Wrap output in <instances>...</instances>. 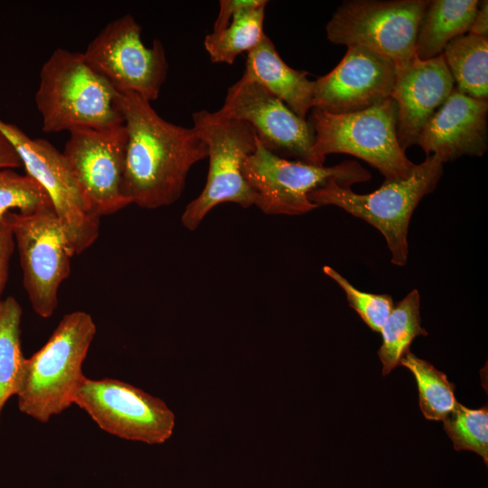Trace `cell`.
Returning a JSON list of instances; mask_svg holds the SVG:
<instances>
[{"label": "cell", "instance_id": "obj_1", "mask_svg": "<svg viewBox=\"0 0 488 488\" xmlns=\"http://www.w3.org/2000/svg\"><path fill=\"white\" fill-rule=\"evenodd\" d=\"M119 101L127 133L125 197L145 209L174 203L190 169L208 157L206 144L193 127L166 121L134 92H119Z\"/></svg>", "mask_w": 488, "mask_h": 488}, {"label": "cell", "instance_id": "obj_2", "mask_svg": "<svg viewBox=\"0 0 488 488\" xmlns=\"http://www.w3.org/2000/svg\"><path fill=\"white\" fill-rule=\"evenodd\" d=\"M35 103L46 133L124 124L119 92L82 52L58 48L51 54L40 71Z\"/></svg>", "mask_w": 488, "mask_h": 488}, {"label": "cell", "instance_id": "obj_3", "mask_svg": "<svg viewBox=\"0 0 488 488\" xmlns=\"http://www.w3.org/2000/svg\"><path fill=\"white\" fill-rule=\"evenodd\" d=\"M96 332L86 312L74 311L62 317L45 344L24 361L16 394L21 412L47 423L74 404Z\"/></svg>", "mask_w": 488, "mask_h": 488}, {"label": "cell", "instance_id": "obj_4", "mask_svg": "<svg viewBox=\"0 0 488 488\" xmlns=\"http://www.w3.org/2000/svg\"><path fill=\"white\" fill-rule=\"evenodd\" d=\"M442 174V161L432 155L415 164L408 178L385 181L373 192L356 193L333 178L312 191L308 198L318 207L337 206L374 226L386 239L391 262L402 267L408 260V231L412 213L421 199L434 191Z\"/></svg>", "mask_w": 488, "mask_h": 488}, {"label": "cell", "instance_id": "obj_5", "mask_svg": "<svg viewBox=\"0 0 488 488\" xmlns=\"http://www.w3.org/2000/svg\"><path fill=\"white\" fill-rule=\"evenodd\" d=\"M314 141L312 156L324 165L330 154H348L370 164L385 181L408 178L415 164L406 155L397 137V105L390 98L369 108L347 114L311 109Z\"/></svg>", "mask_w": 488, "mask_h": 488}, {"label": "cell", "instance_id": "obj_6", "mask_svg": "<svg viewBox=\"0 0 488 488\" xmlns=\"http://www.w3.org/2000/svg\"><path fill=\"white\" fill-rule=\"evenodd\" d=\"M192 121L193 129L207 145L209 171L202 192L182 215V223L190 230H194L221 203L248 208L257 202L242 174L243 163L256 148L254 128L244 121L221 118L207 110L194 112Z\"/></svg>", "mask_w": 488, "mask_h": 488}, {"label": "cell", "instance_id": "obj_7", "mask_svg": "<svg viewBox=\"0 0 488 488\" xmlns=\"http://www.w3.org/2000/svg\"><path fill=\"white\" fill-rule=\"evenodd\" d=\"M242 174L257 195L255 205L266 214L284 215H301L318 208L308 195L330 179L350 187L371 179L357 162L324 166L290 161L269 151L258 138L242 164Z\"/></svg>", "mask_w": 488, "mask_h": 488}, {"label": "cell", "instance_id": "obj_8", "mask_svg": "<svg viewBox=\"0 0 488 488\" xmlns=\"http://www.w3.org/2000/svg\"><path fill=\"white\" fill-rule=\"evenodd\" d=\"M428 0H352L338 6L325 30L334 44L358 46L387 57L396 68L416 57L419 23Z\"/></svg>", "mask_w": 488, "mask_h": 488}, {"label": "cell", "instance_id": "obj_9", "mask_svg": "<svg viewBox=\"0 0 488 488\" xmlns=\"http://www.w3.org/2000/svg\"><path fill=\"white\" fill-rule=\"evenodd\" d=\"M0 131L14 145L26 174L47 193L74 253H82L98 239L100 217L82 194L63 154L47 140L31 138L1 119Z\"/></svg>", "mask_w": 488, "mask_h": 488}, {"label": "cell", "instance_id": "obj_10", "mask_svg": "<svg viewBox=\"0 0 488 488\" xmlns=\"http://www.w3.org/2000/svg\"><path fill=\"white\" fill-rule=\"evenodd\" d=\"M87 62L118 92H134L148 101L157 99L168 62L163 43L145 45L141 26L129 14L108 23L82 52Z\"/></svg>", "mask_w": 488, "mask_h": 488}, {"label": "cell", "instance_id": "obj_11", "mask_svg": "<svg viewBox=\"0 0 488 488\" xmlns=\"http://www.w3.org/2000/svg\"><path fill=\"white\" fill-rule=\"evenodd\" d=\"M16 241L23 281L31 305L41 317L52 315L61 284L70 276L75 255L53 208L31 214H5Z\"/></svg>", "mask_w": 488, "mask_h": 488}, {"label": "cell", "instance_id": "obj_12", "mask_svg": "<svg viewBox=\"0 0 488 488\" xmlns=\"http://www.w3.org/2000/svg\"><path fill=\"white\" fill-rule=\"evenodd\" d=\"M74 404L102 430L127 440L163 444L174 428V415L163 400L115 379L84 377Z\"/></svg>", "mask_w": 488, "mask_h": 488}, {"label": "cell", "instance_id": "obj_13", "mask_svg": "<svg viewBox=\"0 0 488 488\" xmlns=\"http://www.w3.org/2000/svg\"><path fill=\"white\" fill-rule=\"evenodd\" d=\"M127 133L123 125L75 129L62 152L85 199L99 216L130 205L123 193Z\"/></svg>", "mask_w": 488, "mask_h": 488}, {"label": "cell", "instance_id": "obj_14", "mask_svg": "<svg viewBox=\"0 0 488 488\" xmlns=\"http://www.w3.org/2000/svg\"><path fill=\"white\" fill-rule=\"evenodd\" d=\"M214 113L221 118L250 125L262 145L274 154L314 164V133L311 124L258 83L241 76L228 89L223 105Z\"/></svg>", "mask_w": 488, "mask_h": 488}, {"label": "cell", "instance_id": "obj_15", "mask_svg": "<svg viewBox=\"0 0 488 488\" xmlns=\"http://www.w3.org/2000/svg\"><path fill=\"white\" fill-rule=\"evenodd\" d=\"M395 79L389 59L349 46L335 68L314 80L312 109L347 114L369 108L391 98Z\"/></svg>", "mask_w": 488, "mask_h": 488}, {"label": "cell", "instance_id": "obj_16", "mask_svg": "<svg viewBox=\"0 0 488 488\" xmlns=\"http://www.w3.org/2000/svg\"><path fill=\"white\" fill-rule=\"evenodd\" d=\"M455 89L443 54L422 61L417 56L396 68L391 99L397 105V137L400 147L416 145L418 135Z\"/></svg>", "mask_w": 488, "mask_h": 488}, {"label": "cell", "instance_id": "obj_17", "mask_svg": "<svg viewBox=\"0 0 488 488\" xmlns=\"http://www.w3.org/2000/svg\"><path fill=\"white\" fill-rule=\"evenodd\" d=\"M487 99L469 97L455 88L421 129L416 145L442 163L487 150Z\"/></svg>", "mask_w": 488, "mask_h": 488}, {"label": "cell", "instance_id": "obj_18", "mask_svg": "<svg viewBox=\"0 0 488 488\" xmlns=\"http://www.w3.org/2000/svg\"><path fill=\"white\" fill-rule=\"evenodd\" d=\"M308 73L288 66L265 33L248 52L242 76L265 88L282 100L296 115L305 119L312 109L314 80Z\"/></svg>", "mask_w": 488, "mask_h": 488}, {"label": "cell", "instance_id": "obj_19", "mask_svg": "<svg viewBox=\"0 0 488 488\" xmlns=\"http://www.w3.org/2000/svg\"><path fill=\"white\" fill-rule=\"evenodd\" d=\"M478 0L429 1L418 29L415 52L422 61L441 54L449 42L469 32Z\"/></svg>", "mask_w": 488, "mask_h": 488}, {"label": "cell", "instance_id": "obj_20", "mask_svg": "<svg viewBox=\"0 0 488 488\" xmlns=\"http://www.w3.org/2000/svg\"><path fill=\"white\" fill-rule=\"evenodd\" d=\"M267 1L248 0L221 31L205 36L204 47L214 63L232 64L240 53L252 50L265 34L263 23Z\"/></svg>", "mask_w": 488, "mask_h": 488}, {"label": "cell", "instance_id": "obj_21", "mask_svg": "<svg viewBox=\"0 0 488 488\" xmlns=\"http://www.w3.org/2000/svg\"><path fill=\"white\" fill-rule=\"evenodd\" d=\"M455 89L478 99L488 96V36L465 33L453 39L442 52Z\"/></svg>", "mask_w": 488, "mask_h": 488}, {"label": "cell", "instance_id": "obj_22", "mask_svg": "<svg viewBox=\"0 0 488 488\" xmlns=\"http://www.w3.org/2000/svg\"><path fill=\"white\" fill-rule=\"evenodd\" d=\"M380 333L382 343L378 355L382 363V374L386 376L400 365L417 336L427 335V332L421 327L420 296L418 290H412L394 305Z\"/></svg>", "mask_w": 488, "mask_h": 488}, {"label": "cell", "instance_id": "obj_23", "mask_svg": "<svg viewBox=\"0 0 488 488\" xmlns=\"http://www.w3.org/2000/svg\"><path fill=\"white\" fill-rule=\"evenodd\" d=\"M22 308L12 296L0 302V416L20 387L25 358L20 340Z\"/></svg>", "mask_w": 488, "mask_h": 488}, {"label": "cell", "instance_id": "obj_24", "mask_svg": "<svg viewBox=\"0 0 488 488\" xmlns=\"http://www.w3.org/2000/svg\"><path fill=\"white\" fill-rule=\"evenodd\" d=\"M414 375L418 389V404L424 417L429 420L443 421L455 409V384L446 375L430 362L412 352H408L400 361Z\"/></svg>", "mask_w": 488, "mask_h": 488}, {"label": "cell", "instance_id": "obj_25", "mask_svg": "<svg viewBox=\"0 0 488 488\" xmlns=\"http://www.w3.org/2000/svg\"><path fill=\"white\" fill-rule=\"evenodd\" d=\"M444 430L457 451L477 453L484 463L488 462V408H468L456 404L453 412L444 420Z\"/></svg>", "mask_w": 488, "mask_h": 488}, {"label": "cell", "instance_id": "obj_26", "mask_svg": "<svg viewBox=\"0 0 488 488\" xmlns=\"http://www.w3.org/2000/svg\"><path fill=\"white\" fill-rule=\"evenodd\" d=\"M52 208L47 193L33 178L19 174L11 168L0 169V218L11 209L31 214Z\"/></svg>", "mask_w": 488, "mask_h": 488}, {"label": "cell", "instance_id": "obj_27", "mask_svg": "<svg viewBox=\"0 0 488 488\" xmlns=\"http://www.w3.org/2000/svg\"><path fill=\"white\" fill-rule=\"evenodd\" d=\"M323 270L344 291L350 306L358 313L362 321L372 331L380 333L395 305L392 297L386 294L377 295L361 291L329 266H324Z\"/></svg>", "mask_w": 488, "mask_h": 488}, {"label": "cell", "instance_id": "obj_28", "mask_svg": "<svg viewBox=\"0 0 488 488\" xmlns=\"http://www.w3.org/2000/svg\"><path fill=\"white\" fill-rule=\"evenodd\" d=\"M14 247L12 226L6 217L0 218V302L7 279L9 261Z\"/></svg>", "mask_w": 488, "mask_h": 488}, {"label": "cell", "instance_id": "obj_29", "mask_svg": "<svg viewBox=\"0 0 488 488\" xmlns=\"http://www.w3.org/2000/svg\"><path fill=\"white\" fill-rule=\"evenodd\" d=\"M248 0H221L220 11L213 25L214 33L224 29L230 22L234 13L243 6Z\"/></svg>", "mask_w": 488, "mask_h": 488}, {"label": "cell", "instance_id": "obj_30", "mask_svg": "<svg viewBox=\"0 0 488 488\" xmlns=\"http://www.w3.org/2000/svg\"><path fill=\"white\" fill-rule=\"evenodd\" d=\"M23 165L12 143L0 131V169L16 168Z\"/></svg>", "mask_w": 488, "mask_h": 488}, {"label": "cell", "instance_id": "obj_31", "mask_svg": "<svg viewBox=\"0 0 488 488\" xmlns=\"http://www.w3.org/2000/svg\"><path fill=\"white\" fill-rule=\"evenodd\" d=\"M470 33L479 36H488V2L482 1L476 15L469 30Z\"/></svg>", "mask_w": 488, "mask_h": 488}]
</instances>
